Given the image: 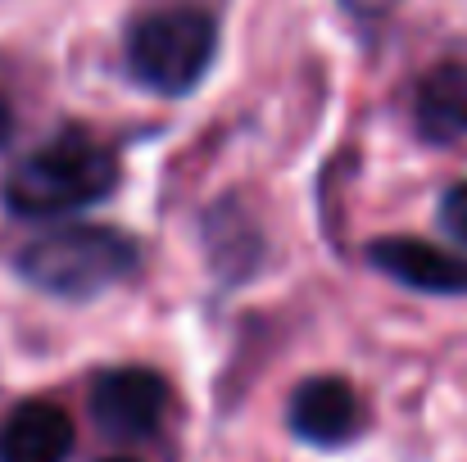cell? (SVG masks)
<instances>
[{"label": "cell", "mask_w": 467, "mask_h": 462, "mask_svg": "<svg viewBox=\"0 0 467 462\" xmlns=\"http://www.w3.org/2000/svg\"><path fill=\"white\" fill-rule=\"evenodd\" d=\"M114 186H119L114 150L82 128H64L14 168L5 204L18 218H68L114 195Z\"/></svg>", "instance_id": "6da1fadb"}, {"label": "cell", "mask_w": 467, "mask_h": 462, "mask_svg": "<svg viewBox=\"0 0 467 462\" xmlns=\"http://www.w3.org/2000/svg\"><path fill=\"white\" fill-rule=\"evenodd\" d=\"M141 263V245L119 231V227H100V222H64L46 236H36L32 245H23L18 254V272L59 300H91L105 295L109 286L128 282Z\"/></svg>", "instance_id": "7a4b0ae2"}, {"label": "cell", "mask_w": 467, "mask_h": 462, "mask_svg": "<svg viewBox=\"0 0 467 462\" xmlns=\"http://www.w3.org/2000/svg\"><path fill=\"white\" fill-rule=\"evenodd\" d=\"M218 50V27L195 5H172L128 27V73L155 96H186L200 87Z\"/></svg>", "instance_id": "3957f363"}, {"label": "cell", "mask_w": 467, "mask_h": 462, "mask_svg": "<svg viewBox=\"0 0 467 462\" xmlns=\"http://www.w3.org/2000/svg\"><path fill=\"white\" fill-rule=\"evenodd\" d=\"M168 381L155 367H109L91 385V417L109 440H141L163 422Z\"/></svg>", "instance_id": "277c9868"}, {"label": "cell", "mask_w": 467, "mask_h": 462, "mask_svg": "<svg viewBox=\"0 0 467 462\" xmlns=\"http://www.w3.org/2000/svg\"><path fill=\"white\" fill-rule=\"evenodd\" d=\"M286 422L291 431L317 445V449H340L358 436L363 426V404L354 395L349 381L340 376H309L296 395H291V408H286Z\"/></svg>", "instance_id": "5b68a950"}, {"label": "cell", "mask_w": 467, "mask_h": 462, "mask_svg": "<svg viewBox=\"0 0 467 462\" xmlns=\"http://www.w3.org/2000/svg\"><path fill=\"white\" fill-rule=\"evenodd\" d=\"M372 268L390 272L395 282L427 291V295H467V254H450L418 236H390L368 245Z\"/></svg>", "instance_id": "8992f818"}, {"label": "cell", "mask_w": 467, "mask_h": 462, "mask_svg": "<svg viewBox=\"0 0 467 462\" xmlns=\"http://www.w3.org/2000/svg\"><path fill=\"white\" fill-rule=\"evenodd\" d=\"M68 454H73V417L50 399L18 404L0 426V462H64Z\"/></svg>", "instance_id": "52a82bcc"}, {"label": "cell", "mask_w": 467, "mask_h": 462, "mask_svg": "<svg viewBox=\"0 0 467 462\" xmlns=\"http://www.w3.org/2000/svg\"><path fill=\"white\" fill-rule=\"evenodd\" d=\"M413 118L431 146H450L467 137V64H441L418 82Z\"/></svg>", "instance_id": "ba28073f"}, {"label": "cell", "mask_w": 467, "mask_h": 462, "mask_svg": "<svg viewBox=\"0 0 467 462\" xmlns=\"http://www.w3.org/2000/svg\"><path fill=\"white\" fill-rule=\"evenodd\" d=\"M441 222H445L450 236H459L467 245V181L450 186V190L441 195Z\"/></svg>", "instance_id": "9c48e42d"}, {"label": "cell", "mask_w": 467, "mask_h": 462, "mask_svg": "<svg viewBox=\"0 0 467 462\" xmlns=\"http://www.w3.org/2000/svg\"><path fill=\"white\" fill-rule=\"evenodd\" d=\"M349 14H358V18H372V14H386V9H395V0H340Z\"/></svg>", "instance_id": "30bf717a"}, {"label": "cell", "mask_w": 467, "mask_h": 462, "mask_svg": "<svg viewBox=\"0 0 467 462\" xmlns=\"http://www.w3.org/2000/svg\"><path fill=\"white\" fill-rule=\"evenodd\" d=\"M9 137H14V109H9V100L0 96V150L9 146Z\"/></svg>", "instance_id": "8fae6325"}, {"label": "cell", "mask_w": 467, "mask_h": 462, "mask_svg": "<svg viewBox=\"0 0 467 462\" xmlns=\"http://www.w3.org/2000/svg\"><path fill=\"white\" fill-rule=\"evenodd\" d=\"M109 462H132V458H109Z\"/></svg>", "instance_id": "7c38bea8"}]
</instances>
